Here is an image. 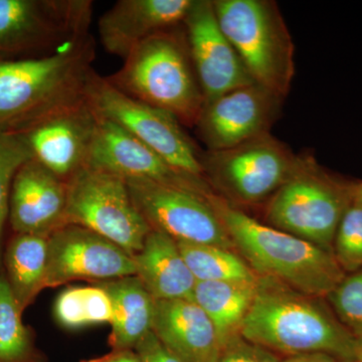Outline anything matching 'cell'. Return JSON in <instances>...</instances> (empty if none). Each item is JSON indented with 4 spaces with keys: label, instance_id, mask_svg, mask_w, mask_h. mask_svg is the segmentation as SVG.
Segmentation results:
<instances>
[{
    "label": "cell",
    "instance_id": "6da1fadb",
    "mask_svg": "<svg viewBox=\"0 0 362 362\" xmlns=\"http://www.w3.org/2000/svg\"><path fill=\"white\" fill-rule=\"evenodd\" d=\"M95 58L89 33L49 56L0 61V131L20 134L85 99Z\"/></svg>",
    "mask_w": 362,
    "mask_h": 362
},
{
    "label": "cell",
    "instance_id": "7a4b0ae2",
    "mask_svg": "<svg viewBox=\"0 0 362 362\" xmlns=\"http://www.w3.org/2000/svg\"><path fill=\"white\" fill-rule=\"evenodd\" d=\"M240 337L289 356L326 354L354 361V341L313 297L269 277H259Z\"/></svg>",
    "mask_w": 362,
    "mask_h": 362
},
{
    "label": "cell",
    "instance_id": "3957f363",
    "mask_svg": "<svg viewBox=\"0 0 362 362\" xmlns=\"http://www.w3.org/2000/svg\"><path fill=\"white\" fill-rule=\"evenodd\" d=\"M206 197L233 246L261 277L275 279L312 297L329 295L341 282V268L330 252L264 225L211 192Z\"/></svg>",
    "mask_w": 362,
    "mask_h": 362
},
{
    "label": "cell",
    "instance_id": "277c9868",
    "mask_svg": "<svg viewBox=\"0 0 362 362\" xmlns=\"http://www.w3.org/2000/svg\"><path fill=\"white\" fill-rule=\"evenodd\" d=\"M106 78L120 92L168 112L182 125L195 127L204 110L185 35L175 28L137 45L120 70Z\"/></svg>",
    "mask_w": 362,
    "mask_h": 362
},
{
    "label": "cell",
    "instance_id": "5b68a950",
    "mask_svg": "<svg viewBox=\"0 0 362 362\" xmlns=\"http://www.w3.org/2000/svg\"><path fill=\"white\" fill-rule=\"evenodd\" d=\"M216 20L252 81L284 98L294 77V45L268 0H214Z\"/></svg>",
    "mask_w": 362,
    "mask_h": 362
},
{
    "label": "cell",
    "instance_id": "8992f818",
    "mask_svg": "<svg viewBox=\"0 0 362 362\" xmlns=\"http://www.w3.org/2000/svg\"><path fill=\"white\" fill-rule=\"evenodd\" d=\"M352 202L344 189L311 159L297 168L273 195L267 209L270 226L329 252L343 214Z\"/></svg>",
    "mask_w": 362,
    "mask_h": 362
},
{
    "label": "cell",
    "instance_id": "52a82bcc",
    "mask_svg": "<svg viewBox=\"0 0 362 362\" xmlns=\"http://www.w3.org/2000/svg\"><path fill=\"white\" fill-rule=\"evenodd\" d=\"M89 0H0V61L54 54L89 35Z\"/></svg>",
    "mask_w": 362,
    "mask_h": 362
},
{
    "label": "cell",
    "instance_id": "ba28073f",
    "mask_svg": "<svg viewBox=\"0 0 362 362\" xmlns=\"http://www.w3.org/2000/svg\"><path fill=\"white\" fill-rule=\"evenodd\" d=\"M68 183L66 223L82 226L134 256L151 232L131 199L127 181L85 166Z\"/></svg>",
    "mask_w": 362,
    "mask_h": 362
},
{
    "label": "cell",
    "instance_id": "9c48e42d",
    "mask_svg": "<svg viewBox=\"0 0 362 362\" xmlns=\"http://www.w3.org/2000/svg\"><path fill=\"white\" fill-rule=\"evenodd\" d=\"M86 99L98 115L122 127L173 168L204 177L201 154L175 116L127 96L95 70L88 80Z\"/></svg>",
    "mask_w": 362,
    "mask_h": 362
},
{
    "label": "cell",
    "instance_id": "30bf717a",
    "mask_svg": "<svg viewBox=\"0 0 362 362\" xmlns=\"http://www.w3.org/2000/svg\"><path fill=\"white\" fill-rule=\"evenodd\" d=\"M300 159L269 133L232 148L201 154L204 175L244 202H261L275 194Z\"/></svg>",
    "mask_w": 362,
    "mask_h": 362
},
{
    "label": "cell",
    "instance_id": "8fae6325",
    "mask_svg": "<svg viewBox=\"0 0 362 362\" xmlns=\"http://www.w3.org/2000/svg\"><path fill=\"white\" fill-rule=\"evenodd\" d=\"M126 181L136 209L152 230L176 242L235 247L206 195L156 181Z\"/></svg>",
    "mask_w": 362,
    "mask_h": 362
},
{
    "label": "cell",
    "instance_id": "7c38bea8",
    "mask_svg": "<svg viewBox=\"0 0 362 362\" xmlns=\"http://www.w3.org/2000/svg\"><path fill=\"white\" fill-rule=\"evenodd\" d=\"M128 276H135L133 257L96 233L66 223L47 238L45 288L75 280L105 282Z\"/></svg>",
    "mask_w": 362,
    "mask_h": 362
},
{
    "label": "cell",
    "instance_id": "4fadbf2b",
    "mask_svg": "<svg viewBox=\"0 0 362 362\" xmlns=\"http://www.w3.org/2000/svg\"><path fill=\"white\" fill-rule=\"evenodd\" d=\"M281 104L282 98L252 83L206 104L195 127L207 151L232 148L268 134Z\"/></svg>",
    "mask_w": 362,
    "mask_h": 362
},
{
    "label": "cell",
    "instance_id": "5bb4252c",
    "mask_svg": "<svg viewBox=\"0 0 362 362\" xmlns=\"http://www.w3.org/2000/svg\"><path fill=\"white\" fill-rule=\"evenodd\" d=\"M182 25L204 106L230 90L255 83L221 30L213 1L194 0Z\"/></svg>",
    "mask_w": 362,
    "mask_h": 362
},
{
    "label": "cell",
    "instance_id": "9a60e30c",
    "mask_svg": "<svg viewBox=\"0 0 362 362\" xmlns=\"http://www.w3.org/2000/svg\"><path fill=\"white\" fill-rule=\"evenodd\" d=\"M86 166L107 171L126 180L156 181L202 195L209 192L204 178L185 175L173 168L134 136L99 115Z\"/></svg>",
    "mask_w": 362,
    "mask_h": 362
},
{
    "label": "cell",
    "instance_id": "2e32d148",
    "mask_svg": "<svg viewBox=\"0 0 362 362\" xmlns=\"http://www.w3.org/2000/svg\"><path fill=\"white\" fill-rule=\"evenodd\" d=\"M97 119L85 98L40 119L20 135L35 160L68 181L87 163Z\"/></svg>",
    "mask_w": 362,
    "mask_h": 362
},
{
    "label": "cell",
    "instance_id": "e0dca14e",
    "mask_svg": "<svg viewBox=\"0 0 362 362\" xmlns=\"http://www.w3.org/2000/svg\"><path fill=\"white\" fill-rule=\"evenodd\" d=\"M68 183L35 158L23 164L14 177L8 221L14 233L49 237L66 225Z\"/></svg>",
    "mask_w": 362,
    "mask_h": 362
},
{
    "label": "cell",
    "instance_id": "ac0fdd59",
    "mask_svg": "<svg viewBox=\"0 0 362 362\" xmlns=\"http://www.w3.org/2000/svg\"><path fill=\"white\" fill-rule=\"evenodd\" d=\"M194 0H120L99 20L101 44L125 59L157 33L182 25Z\"/></svg>",
    "mask_w": 362,
    "mask_h": 362
},
{
    "label": "cell",
    "instance_id": "d6986e66",
    "mask_svg": "<svg viewBox=\"0 0 362 362\" xmlns=\"http://www.w3.org/2000/svg\"><path fill=\"white\" fill-rule=\"evenodd\" d=\"M152 331L185 362H218L223 354L214 324L192 300L156 301Z\"/></svg>",
    "mask_w": 362,
    "mask_h": 362
},
{
    "label": "cell",
    "instance_id": "ffe728a7",
    "mask_svg": "<svg viewBox=\"0 0 362 362\" xmlns=\"http://www.w3.org/2000/svg\"><path fill=\"white\" fill-rule=\"evenodd\" d=\"M132 257L136 277L156 301H194L197 280L173 238L151 230L142 249Z\"/></svg>",
    "mask_w": 362,
    "mask_h": 362
},
{
    "label": "cell",
    "instance_id": "44dd1931",
    "mask_svg": "<svg viewBox=\"0 0 362 362\" xmlns=\"http://www.w3.org/2000/svg\"><path fill=\"white\" fill-rule=\"evenodd\" d=\"M113 305L112 350L134 349L136 344L152 331L156 300L136 276L99 282Z\"/></svg>",
    "mask_w": 362,
    "mask_h": 362
},
{
    "label": "cell",
    "instance_id": "7402d4cb",
    "mask_svg": "<svg viewBox=\"0 0 362 362\" xmlns=\"http://www.w3.org/2000/svg\"><path fill=\"white\" fill-rule=\"evenodd\" d=\"M47 238L14 233L4 252V275L21 313L45 288Z\"/></svg>",
    "mask_w": 362,
    "mask_h": 362
},
{
    "label": "cell",
    "instance_id": "603a6c76",
    "mask_svg": "<svg viewBox=\"0 0 362 362\" xmlns=\"http://www.w3.org/2000/svg\"><path fill=\"white\" fill-rule=\"evenodd\" d=\"M257 283L197 282L194 301L214 324L223 349L240 337V328L251 308Z\"/></svg>",
    "mask_w": 362,
    "mask_h": 362
},
{
    "label": "cell",
    "instance_id": "cb8c5ba5",
    "mask_svg": "<svg viewBox=\"0 0 362 362\" xmlns=\"http://www.w3.org/2000/svg\"><path fill=\"white\" fill-rule=\"evenodd\" d=\"M197 282L257 283L259 276L230 249L177 242Z\"/></svg>",
    "mask_w": 362,
    "mask_h": 362
},
{
    "label": "cell",
    "instance_id": "d4e9b609",
    "mask_svg": "<svg viewBox=\"0 0 362 362\" xmlns=\"http://www.w3.org/2000/svg\"><path fill=\"white\" fill-rule=\"evenodd\" d=\"M13 296L4 273H0V362H45L35 347L32 329Z\"/></svg>",
    "mask_w": 362,
    "mask_h": 362
},
{
    "label": "cell",
    "instance_id": "484cf974",
    "mask_svg": "<svg viewBox=\"0 0 362 362\" xmlns=\"http://www.w3.org/2000/svg\"><path fill=\"white\" fill-rule=\"evenodd\" d=\"M32 158V151L23 136L0 131V271L4 258L2 239L4 226L8 221L13 180L21 166Z\"/></svg>",
    "mask_w": 362,
    "mask_h": 362
},
{
    "label": "cell",
    "instance_id": "4316f807",
    "mask_svg": "<svg viewBox=\"0 0 362 362\" xmlns=\"http://www.w3.org/2000/svg\"><path fill=\"white\" fill-rule=\"evenodd\" d=\"M335 259L340 268L357 271L362 268V204L351 202L338 225Z\"/></svg>",
    "mask_w": 362,
    "mask_h": 362
},
{
    "label": "cell",
    "instance_id": "83f0119b",
    "mask_svg": "<svg viewBox=\"0 0 362 362\" xmlns=\"http://www.w3.org/2000/svg\"><path fill=\"white\" fill-rule=\"evenodd\" d=\"M340 320L362 337V270L341 280L329 294Z\"/></svg>",
    "mask_w": 362,
    "mask_h": 362
},
{
    "label": "cell",
    "instance_id": "f1b7e54d",
    "mask_svg": "<svg viewBox=\"0 0 362 362\" xmlns=\"http://www.w3.org/2000/svg\"><path fill=\"white\" fill-rule=\"evenodd\" d=\"M54 317L59 325L66 329L76 330L89 326L87 317L84 287H71L57 298Z\"/></svg>",
    "mask_w": 362,
    "mask_h": 362
},
{
    "label": "cell",
    "instance_id": "f546056e",
    "mask_svg": "<svg viewBox=\"0 0 362 362\" xmlns=\"http://www.w3.org/2000/svg\"><path fill=\"white\" fill-rule=\"evenodd\" d=\"M218 362L282 361L279 359L275 352L247 341L242 337H238L226 345Z\"/></svg>",
    "mask_w": 362,
    "mask_h": 362
},
{
    "label": "cell",
    "instance_id": "4dcf8cb0",
    "mask_svg": "<svg viewBox=\"0 0 362 362\" xmlns=\"http://www.w3.org/2000/svg\"><path fill=\"white\" fill-rule=\"evenodd\" d=\"M84 291L89 325L111 324L113 319V305L106 290L97 284L84 287Z\"/></svg>",
    "mask_w": 362,
    "mask_h": 362
},
{
    "label": "cell",
    "instance_id": "1f68e13d",
    "mask_svg": "<svg viewBox=\"0 0 362 362\" xmlns=\"http://www.w3.org/2000/svg\"><path fill=\"white\" fill-rule=\"evenodd\" d=\"M134 351L141 362H185L158 339L153 331L136 344Z\"/></svg>",
    "mask_w": 362,
    "mask_h": 362
},
{
    "label": "cell",
    "instance_id": "d6a6232c",
    "mask_svg": "<svg viewBox=\"0 0 362 362\" xmlns=\"http://www.w3.org/2000/svg\"><path fill=\"white\" fill-rule=\"evenodd\" d=\"M82 362H141L134 349L112 350L106 356Z\"/></svg>",
    "mask_w": 362,
    "mask_h": 362
},
{
    "label": "cell",
    "instance_id": "836d02e7",
    "mask_svg": "<svg viewBox=\"0 0 362 362\" xmlns=\"http://www.w3.org/2000/svg\"><path fill=\"white\" fill-rule=\"evenodd\" d=\"M282 362H338L337 357L326 354H308L289 356Z\"/></svg>",
    "mask_w": 362,
    "mask_h": 362
},
{
    "label": "cell",
    "instance_id": "e575fe53",
    "mask_svg": "<svg viewBox=\"0 0 362 362\" xmlns=\"http://www.w3.org/2000/svg\"><path fill=\"white\" fill-rule=\"evenodd\" d=\"M354 361L362 362V337H356L354 341Z\"/></svg>",
    "mask_w": 362,
    "mask_h": 362
},
{
    "label": "cell",
    "instance_id": "d590c367",
    "mask_svg": "<svg viewBox=\"0 0 362 362\" xmlns=\"http://www.w3.org/2000/svg\"><path fill=\"white\" fill-rule=\"evenodd\" d=\"M352 202L362 204V183L352 188Z\"/></svg>",
    "mask_w": 362,
    "mask_h": 362
},
{
    "label": "cell",
    "instance_id": "8d00e7d4",
    "mask_svg": "<svg viewBox=\"0 0 362 362\" xmlns=\"http://www.w3.org/2000/svg\"><path fill=\"white\" fill-rule=\"evenodd\" d=\"M350 362H356V361H350Z\"/></svg>",
    "mask_w": 362,
    "mask_h": 362
}]
</instances>
